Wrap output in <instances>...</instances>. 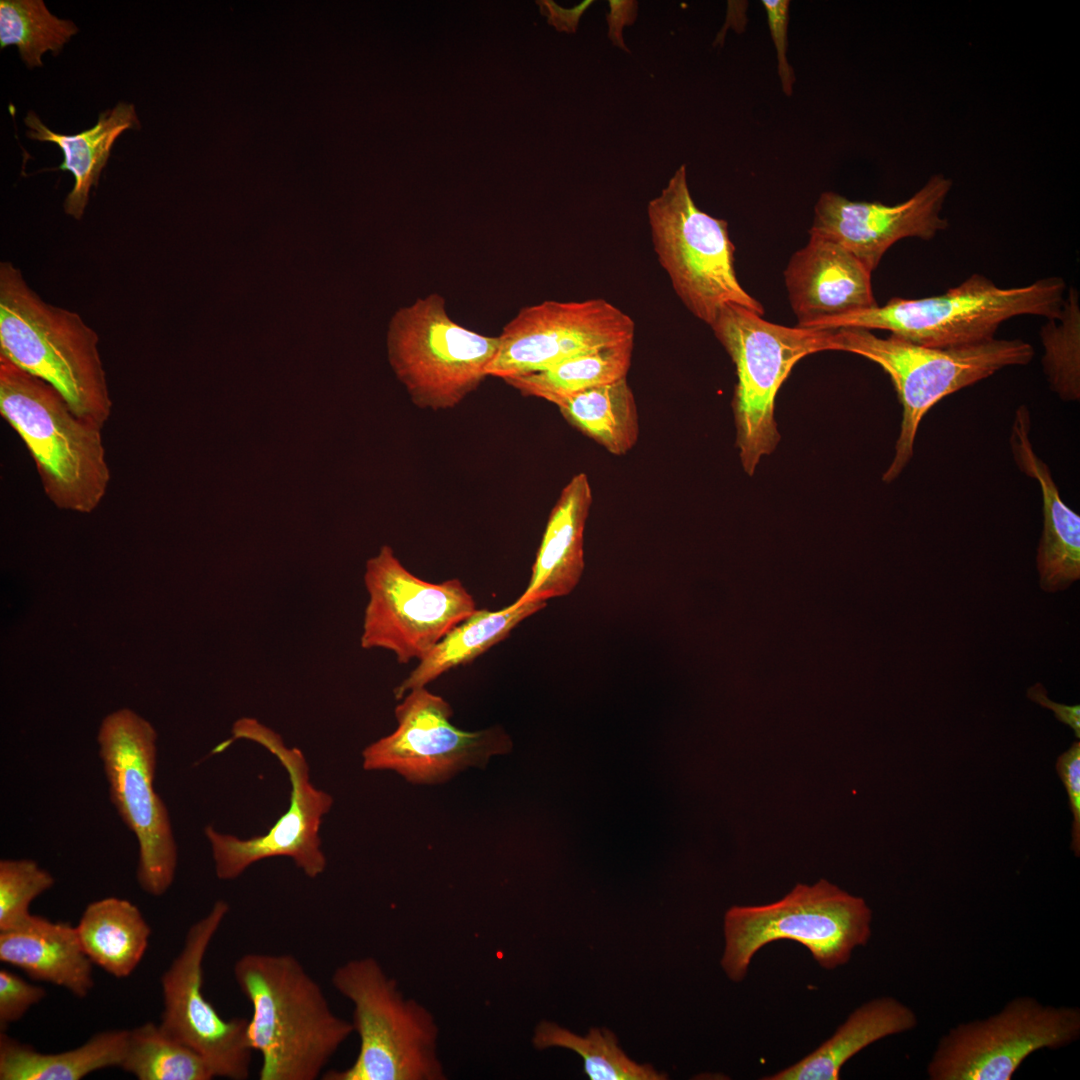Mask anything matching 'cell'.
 I'll return each mask as SVG.
<instances>
[{
	"label": "cell",
	"instance_id": "ba28073f",
	"mask_svg": "<svg viewBox=\"0 0 1080 1080\" xmlns=\"http://www.w3.org/2000/svg\"><path fill=\"white\" fill-rule=\"evenodd\" d=\"M872 912L864 899L821 879L798 883L782 899L762 906H734L725 914L721 965L741 981L751 959L766 944L792 940L804 945L818 964L833 969L847 963L871 935Z\"/></svg>",
	"mask_w": 1080,
	"mask_h": 1080
},
{
	"label": "cell",
	"instance_id": "277c9868",
	"mask_svg": "<svg viewBox=\"0 0 1080 1080\" xmlns=\"http://www.w3.org/2000/svg\"><path fill=\"white\" fill-rule=\"evenodd\" d=\"M0 413L25 443L56 507L90 513L101 503L111 478L102 427L78 417L53 386L3 356Z\"/></svg>",
	"mask_w": 1080,
	"mask_h": 1080
},
{
	"label": "cell",
	"instance_id": "6da1fadb",
	"mask_svg": "<svg viewBox=\"0 0 1080 1080\" xmlns=\"http://www.w3.org/2000/svg\"><path fill=\"white\" fill-rule=\"evenodd\" d=\"M252 1007L248 1039L261 1056L260 1080H316L354 1032L320 984L291 954L246 953L233 966Z\"/></svg>",
	"mask_w": 1080,
	"mask_h": 1080
},
{
	"label": "cell",
	"instance_id": "44dd1931",
	"mask_svg": "<svg viewBox=\"0 0 1080 1080\" xmlns=\"http://www.w3.org/2000/svg\"><path fill=\"white\" fill-rule=\"evenodd\" d=\"M585 473L571 478L551 510L527 588L515 602L569 594L584 570V529L592 505Z\"/></svg>",
	"mask_w": 1080,
	"mask_h": 1080
},
{
	"label": "cell",
	"instance_id": "2e32d148",
	"mask_svg": "<svg viewBox=\"0 0 1080 1080\" xmlns=\"http://www.w3.org/2000/svg\"><path fill=\"white\" fill-rule=\"evenodd\" d=\"M229 910L226 901L217 900L205 916L189 927L182 949L161 977L163 1010L159 1026L196 1051L215 1077L246 1080L253 1052L248 1019L221 1017L202 990L206 952Z\"/></svg>",
	"mask_w": 1080,
	"mask_h": 1080
},
{
	"label": "cell",
	"instance_id": "ab89813d",
	"mask_svg": "<svg viewBox=\"0 0 1080 1080\" xmlns=\"http://www.w3.org/2000/svg\"><path fill=\"white\" fill-rule=\"evenodd\" d=\"M610 6L611 14L609 15V33L613 32L614 30V33L610 36V38L614 40L615 44L619 45L622 48H625L621 36L622 26L633 22L634 17L632 16V13L635 14V10H632V8H635L636 4L627 1H610Z\"/></svg>",
	"mask_w": 1080,
	"mask_h": 1080
},
{
	"label": "cell",
	"instance_id": "8fae6325",
	"mask_svg": "<svg viewBox=\"0 0 1080 1080\" xmlns=\"http://www.w3.org/2000/svg\"><path fill=\"white\" fill-rule=\"evenodd\" d=\"M97 742L110 800L138 842L137 882L162 896L174 881L178 852L168 809L153 787L157 732L124 708L103 719Z\"/></svg>",
	"mask_w": 1080,
	"mask_h": 1080
},
{
	"label": "cell",
	"instance_id": "e0dca14e",
	"mask_svg": "<svg viewBox=\"0 0 1080 1080\" xmlns=\"http://www.w3.org/2000/svg\"><path fill=\"white\" fill-rule=\"evenodd\" d=\"M630 316L604 299L543 301L503 327L487 376L504 379L549 368L605 346L634 340Z\"/></svg>",
	"mask_w": 1080,
	"mask_h": 1080
},
{
	"label": "cell",
	"instance_id": "4fadbf2b",
	"mask_svg": "<svg viewBox=\"0 0 1080 1080\" xmlns=\"http://www.w3.org/2000/svg\"><path fill=\"white\" fill-rule=\"evenodd\" d=\"M1079 1037L1078 1007L1018 996L987 1018L950 1028L926 1071L930 1080H1010L1031 1054L1066 1047Z\"/></svg>",
	"mask_w": 1080,
	"mask_h": 1080
},
{
	"label": "cell",
	"instance_id": "e575fe53",
	"mask_svg": "<svg viewBox=\"0 0 1080 1080\" xmlns=\"http://www.w3.org/2000/svg\"><path fill=\"white\" fill-rule=\"evenodd\" d=\"M42 986L34 985L19 975L7 970H0V1029L4 1031L10 1024L22 1019L31 1007L46 997Z\"/></svg>",
	"mask_w": 1080,
	"mask_h": 1080
},
{
	"label": "cell",
	"instance_id": "7a4b0ae2",
	"mask_svg": "<svg viewBox=\"0 0 1080 1080\" xmlns=\"http://www.w3.org/2000/svg\"><path fill=\"white\" fill-rule=\"evenodd\" d=\"M99 337L74 311L45 302L12 262L0 263V356L46 381L80 418L112 411Z\"/></svg>",
	"mask_w": 1080,
	"mask_h": 1080
},
{
	"label": "cell",
	"instance_id": "f35d334b",
	"mask_svg": "<svg viewBox=\"0 0 1080 1080\" xmlns=\"http://www.w3.org/2000/svg\"><path fill=\"white\" fill-rule=\"evenodd\" d=\"M542 13L546 14L549 19V23L554 25L558 30H575L578 22V18L583 12L584 5L577 6L572 10L563 9L557 6L552 1H538Z\"/></svg>",
	"mask_w": 1080,
	"mask_h": 1080
},
{
	"label": "cell",
	"instance_id": "3957f363",
	"mask_svg": "<svg viewBox=\"0 0 1080 1080\" xmlns=\"http://www.w3.org/2000/svg\"><path fill=\"white\" fill-rule=\"evenodd\" d=\"M1065 290V281L1056 276L1026 286L1001 288L986 276L973 274L941 295L892 298L883 306L877 304L800 327L886 330L922 346H962L996 338L1000 325L1016 316L1058 319Z\"/></svg>",
	"mask_w": 1080,
	"mask_h": 1080
},
{
	"label": "cell",
	"instance_id": "cb8c5ba5",
	"mask_svg": "<svg viewBox=\"0 0 1080 1080\" xmlns=\"http://www.w3.org/2000/svg\"><path fill=\"white\" fill-rule=\"evenodd\" d=\"M24 122L30 128L27 137L55 143L62 150L64 160L58 169L67 170L74 176V186L64 201V211L76 220L84 215L90 190L98 184L115 140L125 130L140 127L134 105L125 102L106 109L99 114L93 127L75 135L50 130L32 111L28 112Z\"/></svg>",
	"mask_w": 1080,
	"mask_h": 1080
},
{
	"label": "cell",
	"instance_id": "8992f818",
	"mask_svg": "<svg viewBox=\"0 0 1080 1080\" xmlns=\"http://www.w3.org/2000/svg\"><path fill=\"white\" fill-rule=\"evenodd\" d=\"M710 327L735 364L736 445L743 469L751 476L780 441L774 407L781 385L804 357L840 351L836 330L772 323L735 304L724 306Z\"/></svg>",
	"mask_w": 1080,
	"mask_h": 1080
},
{
	"label": "cell",
	"instance_id": "ffe728a7",
	"mask_svg": "<svg viewBox=\"0 0 1080 1080\" xmlns=\"http://www.w3.org/2000/svg\"><path fill=\"white\" fill-rule=\"evenodd\" d=\"M1029 434V411L1021 406L1015 413L1010 445L1019 469L1040 486L1043 532L1036 563L1040 587L1054 593L1067 589L1080 578V516L1061 499L1051 471L1034 451Z\"/></svg>",
	"mask_w": 1080,
	"mask_h": 1080
},
{
	"label": "cell",
	"instance_id": "484cf974",
	"mask_svg": "<svg viewBox=\"0 0 1080 1080\" xmlns=\"http://www.w3.org/2000/svg\"><path fill=\"white\" fill-rule=\"evenodd\" d=\"M79 943L93 965L125 978L141 962L151 928L139 908L118 897L91 902L75 926Z\"/></svg>",
	"mask_w": 1080,
	"mask_h": 1080
},
{
	"label": "cell",
	"instance_id": "603a6c76",
	"mask_svg": "<svg viewBox=\"0 0 1080 1080\" xmlns=\"http://www.w3.org/2000/svg\"><path fill=\"white\" fill-rule=\"evenodd\" d=\"M915 1012L893 997H879L858 1007L815 1051L769 1080H838L842 1066L870 1044L915 1029Z\"/></svg>",
	"mask_w": 1080,
	"mask_h": 1080
},
{
	"label": "cell",
	"instance_id": "4dcf8cb0",
	"mask_svg": "<svg viewBox=\"0 0 1080 1080\" xmlns=\"http://www.w3.org/2000/svg\"><path fill=\"white\" fill-rule=\"evenodd\" d=\"M532 1041L539 1050L562 1047L575 1051L582 1057L585 1074L591 1080H663L667 1078L651 1065L639 1064L630 1059L618 1046L616 1036L605 1028H591L583 1037L556 1023L541 1021L535 1029Z\"/></svg>",
	"mask_w": 1080,
	"mask_h": 1080
},
{
	"label": "cell",
	"instance_id": "f546056e",
	"mask_svg": "<svg viewBox=\"0 0 1080 1080\" xmlns=\"http://www.w3.org/2000/svg\"><path fill=\"white\" fill-rule=\"evenodd\" d=\"M139 1080H211L207 1062L193 1049L147 1022L129 1029L120 1067Z\"/></svg>",
	"mask_w": 1080,
	"mask_h": 1080
},
{
	"label": "cell",
	"instance_id": "1f68e13d",
	"mask_svg": "<svg viewBox=\"0 0 1080 1080\" xmlns=\"http://www.w3.org/2000/svg\"><path fill=\"white\" fill-rule=\"evenodd\" d=\"M78 32L71 20L54 16L42 0L0 1V47L14 45L28 68L41 67V57L58 54Z\"/></svg>",
	"mask_w": 1080,
	"mask_h": 1080
},
{
	"label": "cell",
	"instance_id": "7402d4cb",
	"mask_svg": "<svg viewBox=\"0 0 1080 1080\" xmlns=\"http://www.w3.org/2000/svg\"><path fill=\"white\" fill-rule=\"evenodd\" d=\"M0 960L78 998L86 997L94 987L93 964L75 926L66 922L32 914L22 924L0 931Z\"/></svg>",
	"mask_w": 1080,
	"mask_h": 1080
},
{
	"label": "cell",
	"instance_id": "d6a6232c",
	"mask_svg": "<svg viewBox=\"0 0 1080 1080\" xmlns=\"http://www.w3.org/2000/svg\"><path fill=\"white\" fill-rule=\"evenodd\" d=\"M1044 348L1042 365L1050 388L1064 401L1080 399L1079 293L1070 287L1058 319L1040 329Z\"/></svg>",
	"mask_w": 1080,
	"mask_h": 1080
},
{
	"label": "cell",
	"instance_id": "9a60e30c",
	"mask_svg": "<svg viewBox=\"0 0 1080 1080\" xmlns=\"http://www.w3.org/2000/svg\"><path fill=\"white\" fill-rule=\"evenodd\" d=\"M453 710L426 687L409 691L395 708L397 728L367 746L366 770H392L414 784L446 782L468 767L484 768L512 748L500 727L465 731L454 726Z\"/></svg>",
	"mask_w": 1080,
	"mask_h": 1080
},
{
	"label": "cell",
	"instance_id": "83f0119b",
	"mask_svg": "<svg viewBox=\"0 0 1080 1080\" xmlns=\"http://www.w3.org/2000/svg\"><path fill=\"white\" fill-rule=\"evenodd\" d=\"M555 405L571 425L614 455L626 454L638 439L637 406L626 378L575 393Z\"/></svg>",
	"mask_w": 1080,
	"mask_h": 1080
},
{
	"label": "cell",
	"instance_id": "d4e9b609",
	"mask_svg": "<svg viewBox=\"0 0 1080 1080\" xmlns=\"http://www.w3.org/2000/svg\"><path fill=\"white\" fill-rule=\"evenodd\" d=\"M547 601L513 602L500 610L476 609L450 630L394 689L396 699L426 687L449 670L472 662L506 639L524 619L546 606Z\"/></svg>",
	"mask_w": 1080,
	"mask_h": 1080
},
{
	"label": "cell",
	"instance_id": "5bb4252c",
	"mask_svg": "<svg viewBox=\"0 0 1080 1080\" xmlns=\"http://www.w3.org/2000/svg\"><path fill=\"white\" fill-rule=\"evenodd\" d=\"M232 734L234 739L261 745L279 760L289 775L291 796L289 808L266 834L241 839L220 833L212 826L205 828L216 876L221 880H232L258 861L288 857L307 877H318L327 866L319 830L333 798L311 783L309 766L302 751L289 748L269 727L246 717L234 723Z\"/></svg>",
	"mask_w": 1080,
	"mask_h": 1080
},
{
	"label": "cell",
	"instance_id": "836d02e7",
	"mask_svg": "<svg viewBox=\"0 0 1080 1080\" xmlns=\"http://www.w3.org/2000/svg\"><path fill=\"white\" fill-rule=\"evenodd\" d=\"M55 884L53 875L32 859L0 861V931L22 924L32 901Z\"/></svg>",
	"mask_w": 1080,
	"mask_h": 1080
},
{
	"label": "cell",
	"instance_id": "d6986e66",
	"mask_svg": "<svg viewBox=\"0 0 1080 1080\" xmlns=\"http://www.w3.org/2000/svg\"><path fill=\"white\" fill-rule=\"evenodd\" d=\"M871 273L840 244L810 235L784 271L797 325L876 306Z\"/></svg>",
	"mask_w": 1080,
	"mask_h": 1080
},
{
	"label": "cell",
	"instance_id": "52a82bcc",
	"mask_svg": "<svg viewBox=\"0 0 1080 1080\" xmlns=\"http://www.w3.org/2000/svg\"><path fill=\"white\" fill-rule=\"evenodd\" d=\"M333 987L354 1007L358 1056L344 1070L324 1072V1080H441L438 1027L432 1014L407 999L373 957L338 966Z\"/></svg>",
	"mask_w": 1080,
	"mask_h": 1080
},
{
	"label": "cell",
	"instance_id": "7c38bea8",
	"mask_svg": "<svg viewBox=\"0 0 1080 1080\" xmlns=\"http://www.w3.org/2000/svg\"><path fill=\"white\" fill-rule=\"evenodd\" d=\"M368 602L360 644L392 652L400 664L420 661L476 609L463 583L420 579L384 545L368 559L364 573Z\"/></svg>",
	"mask_w": 1080,
	"mask_h": 1080
},
{
	"label": "cell",
	"instance_id": "74e56055",
	"mask_svg": "<svg viewBox=\"0 0 1080 1080\" xmlns=\"http://www.w3.org/2000/svg\"><path fill=\"white\" fill-rule=\"evenodd\" d=\"M1027 697L1045 707L1053 710L1055 717L1062 723L1070 726L1076 738H1080V706L1066 705L1054 702L1047 696L1046 689L1041 683H1036L1027 690Z\"/></svg>",
	"mask_w": 1080,
	"mask_h": 1080
},
{
	"label": "cell",
	"instance_id": "5b68a950",
	"mask_svg": "<svg viewBox=\"0 0 1080 1080\" xmlns=\"http://www.w3.org/2000/svg\"><path fill=\"white\" fill-rule=\"evenodd\" d=\"M840 351L878 364L891 378L902 405L894 458L882 479L892 482L913 456L921 420L944 397L997 371L1028 364L1033 347L1022 339H997L953 347H927L895 334L878 337L863 328L836 329Z\"/></svg>",
	"mask_w": 1080,
	"mask_h": 1080
},
{
	"label": "cell",
	"instance_id": "8d00e7d4",
	"mask_svg": "<svg viewBox=\"0 0 1080 1080\" xmlns=\"http://www.w3.org/2000/svg\"><path fill=\"white\" fill-rule=\"evenodd\" d=\"M1056 769L1061 778L1073 815L1070 848L1076 857L1080 855V743L1073 742L1071 747L1059 755Z\"/></svg>",
	"mask_w": 1080,
	"mask_h": 1080
},
{
	"label": "cell",
	"instance_id": "9c48e42d",
	"mask_svg": "<svg viewBox=\"0 0 1080 1080\" xmlns=\"http://www.w3.org/2000/svg\"><path fill=\"white\" fill-rule=\"evenodd\" d=\"M658 261L686 308L709 326L729 304L764 314L762 304L738 281L728 223L698 208L682 165L648 204Z\"/></svg>",
	"mask_w": 1080,
	"mask_h": 1080
},
{
	"label": "cell",
	"instance_id": "30bf717a",
	"mask_svg": "<svg viewBox=\"0 0 1080 1080\" xmlns=\"http://www.w3.org/2000/svg\"><path fill=\"white\" fill-rule=\"evenodd\" d=\"M498 336H486L451 319L438 293L398 309L389 323L390 365L413 403L445 410L457 406L487 377Z\"/></svg>",
	"mask_w": 1080,
	"mask_h": 1080
},
{
	"label": "cell",
	"instance_id": "d590c367",
	"mask_svg": "<svg viewBox=\"0 0 1080 1080\" xmlns=\"http://www.w3.org/2000/svg\"><path fill=\"white\" fill-rule=\"evenodd\" d=\"M762 5L766 12L769 31L776 49L777 71L781 86L783 92L790 96L795 82L794 71L787 58L790 1L763 0Z\"/></svg>",
	"mask_w": 1080,
	"mask_h": 1080
},
{
	"label": "cell",
	"instance_id": "f1b7e54d",
	"mask_svg": "<svg viewBox=\"0 0 1080 1080\" xmlns=\"http://www.w3.org/2000/svg\"><path fill=\"white\" fill-rule=\"evenodd\" d=\"M634 340L580 353L541 371L504 381L523 395L556 404L563 398L626 378Z\"/></svg>",
	"mask_w": 1080,
	"mask_h": 1080
},
{
	"label": "cell",
	"instance_id": "4316f807",
	"mask_svg": "<svg viewBox=\"0 0 1080 1080\" xmlns=\"http://www.w3.org/2000/svg\"><path fill=\"white\" fill-rule=\"evenodd\" d=\"M128 1031L99 1032L77 1048L58 1053H42L2 1031L0 1079L79 1080L97 1070L120 1067Z\"/></svg>",
	"mask_w": 1080,
	"mask_h": 1080
},
{
	"label": "cell",
	"instance_id": "ac0fdd59",
	"mask_svg": "<svg viewBox=\"0 0 1080 1080\" xmlns=\"http://www.w3.org/2000/svg\"><path fill=\"white\" fill-rule=\"evenodd\" d=\"M951 186L950 179L936 174L912 197L895 205L851 201L824 192L815 205L809 234L840 244L872 272L898 240H930L948 227L940 213Z\"/></svg>",
	"mask_w": 1080,
	"mask_h": 1080
}]
</instances>
